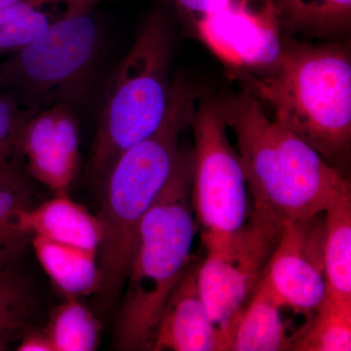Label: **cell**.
Wrapping results in <instances>:
<instances>
[{"label": "cell", "instance_id": "1", "mask_svg": "<svg viewBox=\"0 0 351 351\" xmlns=\"http://www.w3.org/2000/svg\"><path fill=\"white\" fill-rule=\"evenodd\" d=\"M198 98L191 80L175 76L160 125L119 157L101 186L98 294L107 311L115 308L123 293L143 219L179 160L181 138L193 123Z\"/></svg>", "mask_w": 351, "mask_h": 351}, {"label": "cell", "instance_id": "2", "mask_svg": "<svg viewBox=\"0 0 351 351\" xmlns=\"http://www.w3.org/2000/svg\"><path fill=\"white\" fill-rule=\"evenodd\" d=\"M226 126L234 134L254 204L283 225L323 214L350 182L311 145L269 117L254 95L219 97Z\"/></svg>", "mask_w": 351, "mask_h": 351}, {"label": "cell", "instance_id": "3", "mask_svg": "<svg viewBox=\"0 0 351 351\" xmlns=\"http://www.w3.org/2000/svg\"><path fill=\"white\" fill-rule=\"evenodd\" d=\"M247 91L339 170L351 145V59L343 44L282 40L276 64L261 75H245Z\"/></svg>", "mask_w": 351, "mask_h": 351}, {"label": "cell", "instance_id": "4", "mask_svg": "<svg viewBox=\"0 0 351 351\" xmlns=\"http://www.w3.org/2000/svg\"><path fill=\"white\" fill-rule=\"evenodd\" d=\"M193 147H182L172 174L143 219L114 328L119 350H149L168 298L193 261Z\"/></svg>", "mask_w": 351, "mask_h": 351}, {"label": "cell", "instance_id": "5", "mask_svg": "<svg viewBox=\"0 0 351 351\" xmlns=\"http://www.w3.org/2000/svg\"><path fill=\"white\" fill-rule=\"evenodd\" d=\"M173 32L161 9L145 19L105 94L86 173L103 186L120 156L156 131L172 93Z\"/></svg>", "mask_w": 351, "mask_h": 351}, {"label": "cell", "instance_id": "6", "mask_svg": "<svg viewBox=\"0 0 351 351\" xmlns=\"http://www.w3.org/2000/svg\"><path fill=\"white\" fill-rule=\"evenodd\" d=\"M88 1L0 63V89L32 112L86 105L98 71L101 34Z\"/></svg>", "mask_w": 351, "mask_h": 351}, {"label": "cell", "instance_id": "7", "mask_svg": "<svg viewBox=\"0 0 351 351\" xmlns=\"http://www.w3.org/2000/svg\"><path fill=\"white\" fill-rule=\"evenodd\" d=\"M283 226L269 209L254 204L239 230L206 246L198 286L221 351L230 350L235 328L267 271Z\"/></svg>", "mask_w": 351, "mask_h": 351}, {"label": "cell", "instance_id": "8", "mask_svg": "<svg viewBox=\"0 0 351 351\" xmlns=\"http://www.w3.org/2000/svg\"><path fill=\"white\" fill-rule=\"evenodd\" d=\"M191 203L205 246L237 232L248 219L247 184L239 152L230 145L219 98H198Z\"/></svg>", "mask_w": 351, "mask_h": 351}, {"label": "cell", "instance_id": "9", "mask_svg": "<svg viewBox=\"0 0 351 351\" xmlns=\"http://www.w3.org/2000/svg\"><path fill=\"white\" fill-rule=\"evenodd\" d=\"M281 27L272 0H230L196 25L193 34L232 73H265L280 56Z\"/></svg>", "mask_w": 351, "mask_h": 351}, {"label": "cell", "instance_id": "10", "mask_svg": "<svg viewBox=\"0 0 351 351\" xmlns=\"http://www.w3.org/2000/svg\"><path fill=\"white\" fill-rule=\"evenodd\" d=\"M324 213L283 226L267 276L282 306L311 314L327 295Z\"/></svg>", "mask_w": 351, "mask_h": 351}, {"label": "cell", "instance_id": "11", "mask_svg": "<svg viewBox=\"0 0 351 351\" xmlns=\"http://www.w3.org/2000/svg\"><path fill=\"white\" fill-rule=\"evenodd\" d=\"M80 126L71 106L34 113L23 127L20 151L27 176L56 195L68 193L78 168Z\"/></svg>", "mask_w": 351, "mask_h": 351}, {"label": "cell", "instance_id": "12", "mask_svg": "<svg viewBox=\"0 0 351 351\" xmlns=\"http://www.w3.org/2000/svg\"><path fill=\"white\" fill-rule=\"evenodd\" d=\"M199 263L191 261L171 292L149 350L221 351V339L198 286Z\"/></svg>", "mask_w": 351, "mask_h": 351}, {"label": "cell", "instance_id": "13", "mask_svg": "<svg viewBox=\"0 0 351 351\" xmlns=\"http://www.w3.org/2000/svg\"><path fill=\"white\" fill-rule=\"evenodd\" d=\"M21 228L29 237L38 235L83 250L98 253L101 226L97 216L69 199L66 193L56 195L38 207L21 213Z\"/></svg>", "mask_w": 351, "mask_h": 351}, {"label": "cell", "instance_id": "14", "mask_svg": "<svg viewBox=\"0 0 351 351\" xmlns=\"http://www.w3.org/2000/svg\"><path fill=\"white\" fill-rule=\"evenodd\" d=\"M282 306L270 283L267 269L237 323L230 350H290L291 338L286 334L281 320Z\"/></svg>", "mask_w": 351, "mask_h": 351}, {"label": "cell", "instance_id": "15", "mask_svg": "<svg viewBox=\"0 0 351 351\" xmlns=\"http://www.w3.org/2000/svg\"><path fill=\"white\" fill-rule=\"evenodd\" d=\"M31 243L46 274L66 295L77 298L98 293L101 283L98 253L38 235L32 237Z\"/></svg>", "mask_w": 351, "mask_h": 351}, {"label": "cell", "instance_id": "16", "mask_svg": "<svg viewBox=\"0 0 351 351\" xmlns=\"http://www.w3.org/2000/svg\"><path fill=\"white\" fill-rule=\"evenodd\" d=\"M328 297L351 301V189L335 196L324 212Z\"/></svg>", "mask_w": 351, "mask_h": 351}, {"label": "cell", "instance_id": "17", "mask_svg": "<svg viewBox=\"0 0 351 351\" xmlns=\"http://www.w3.org/2000/svg\"><path fill=\"white\" fill-rule=\"evenodd\" d=\"M99 0H21L0 9V51H15L40 38L84 2Z\"/></svg>", "mask_w": 351, "mask_h": 351}, {"label": "cell", "instance_id": "18", "mask_svg": "<svg viewBox=\"0 0 351 351\" xmlns=\"http://www.w3.org/2000/svg\"><path fill=\"white\" fill-rule=\"evenodd\" d=\"M281 27L315 36L346 32L351 24V0H272Z\"/></svg>", "mask_w": 351, "mask_h": 351}, {"label": "cell", "instance_id": "19", "mask_svg": "<svg viewBox=\"0 0 351 351\" xmlns=\"http://www.w3.org/2000/svg\"><path fill=\"white\" fill-rule=\"evenodd\" d=\"M314 316L291 337L290 350L350 351L351 301L325 298Z\"/></svg>", "mask_w": 351, "mask_h": 351}, {"label": "cell", "instance_id": "20", "mask_svg": "<svg viewBox=\"0 0 351 351\" xmlns=\"http://www.w3.org/2000/svg\"><path fill=\"white\" fill-rule=\"evenodd\" d=\"M36 298L27 277L17 263L0 271V350L19 341L32 327Z\"/></svg>", "mask_w": 351, "mask_h": 351}, {"label": "cell", "instance_id": "21", "mask_svg": "<svg viewBox=\"0 0 351 351\" xmlns=\"http://www.w3.org/2000/svg\"><path fill=\"white\" fill-rule=\"evenodd\" d=\"M58 306L45 330L54 351H93L100 341V323L77 298Z\"/></svg>", "mask_w": 351, "mask_h": 351}, {"label": "cell", "instance_id": "22", "mask_svg": "<svg viewBox=\"0 0 351 351\" xmlns=\"http://www.w3.org/2000/svg\"><path fill=\"white\" fill-rule=\"evenodd\" d=\"M34 113L10 94L0 93V184H29L20 138L23 127Z\"/></svg>", "mask_w": 351, "mask_h": 351}, {"label": "cell", "instance_id": "23", "mask_svg": "<svg viewBox=\"0 0 351 351\" xmlns=\"http://www.w3.org/2000/svg\"><path fill=\"white\" fill-rule=\"evenodd\" d=\"M31 184H0V271L16 265L32 237L21 228V213L32 207Z\"/></svg>", "mask_w": 351, "mask_h": 351}, {"label": "cell", "instance_id": "24", "mask_svg": "<svg viewBox=\"0 0 351 351\" xmlns=\"http://www.w3.org/2000/svg\"><path fill=\"white\" fill-rule=\"evenodd\" d=\"M230 0H172L173 4L189 25L191 32L196 25L209 14L216 12L225 7Z\"/></svg>", "mask_w": 351, "mask_h": 351}, {"label": "cell", "instance_id": "25", "mask_svg": "<svg viewBox=\"0 0 351 351\" xmlns=\"http://www.w3.org/2000/svg\"><path fill=\"white\" fill-rule=\"evenodd\" d=\"M17 350L19 351H54L52 343L45 331H39L34 326L23 335Z\"/></svg>", "mask_w": 351, "mask_h": 351}, {"label": "cell", "instance_id": "26", "mask_svg": "<svg viewBox=\"0 0 351 351\" xmlns=\"http://www.w3.org/2000/svg\"><path fill=\"white\" fill-rule=\"evenodd\" d=\"M18 1H21V0H0V9L11 5V4L16 3Z\"/></svg>", "mask_w": 351, "mask_h": 351}]
</instances>
